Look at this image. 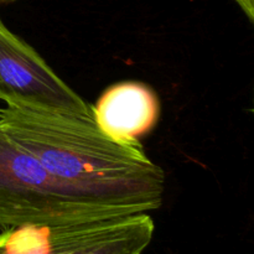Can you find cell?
Listing matches in <instances>:
<instances>
[{
    "instance_id": "4",
    "label": "cell",
    "mask_w": 254,
    "mask_h": 254,
    "mask_svg": "<svg viewBox=\"0 0 254 254\" xmlns=\"http://www.w3.org/2000/svg\"><path fill=\"white\" fill-rule=\"evenodd\" d=\"M0 101L93 119L92 106L0 20Z\"/></svg>"
},
{
    "instance_id": "5",
    "label": "cell",
    "mask_w": 254,
    "mask_h": 254,
    "mask_svg": "<svg viewBox=\"0 0 254 254\" xmlns=\"http://www.w3.org/2000/svg\"><path fill=\"white\" fill-rule=\"evenodd\" d=\"M92 114L97 127L112 140L140 145L139 138L158 122L160 104L153 89L144 83L121 82L102 93Z\"/></svg>"
},
{
    "instance_id": "7",
    "label": "cell",
    "mask_w": 254,
    "mask_h": 254,
    "mask_svg": "<svg viewBox=\"0 0 254 254\" xmlns=\"http://www.w3.org/2000/svg\"><path fill=\"white\" fill-rule=\"evenodd\" d=\"M0 1H1V0H0Z\"/></svg>"
},
{
    "instance_id": "3",
    "label": "cell",
    "mask_w": 254,
    "mask_h": 254,
    "mask_svg": "<svg viewBox=\"0 0 254 254\" xmlns=\"http://www.w3.org/2000/svg\"><path fill=\"white\" fill-rule=\"evenodd\" d=\"M155 223L148 213L62 225H24L0 233V254H143Z\"/></svg>"
},
{
    "instance_id": "2",
    "label": "cell",
    "mask_w": 254,
    "mask_h": 254,
    "mask_svg": "<svg viewBox=\"0 0 254 254\" xmlns=\"http://www.w3.org/2000/svg\"><path fill=\"white\" fill-rule=\"evenodd\" d=\"M129 216L55 179L0 122V227L62 225Z\"/></svg>"
},
{
    "instance_id": "1",
    "label": "cell",
    "mask_w": 254,
    "mask_h": 254,
    "mask_svg": "<svg viewBox=\"0 0 254 254\" xmlns=\"http://www.w3.org/2000/svg\"><path fill=\"white\" fill-rule=\"evenodd\" d=\"M5 130L64 185L129 215L163 205L166 178L141 145L117 143L93 119L21 103L0 109Z\"/></svg>"
},
{
    "instance_id": "6",
    "label": "cell",
    "mask_w": 254,
    "mask_h": 254,
    "mask_svg": "<svg viewBox=\"0 0 254 254\" xmlns=\"http://www.w3.org/2000/svg\"><path fill=\"white\" fill-rule=\"evenodd\" d=\"M237 4L240 5L241 9L245 11L250 21L253 22L254 20V0H236Z\"/></svg>"
}]
</instances>
